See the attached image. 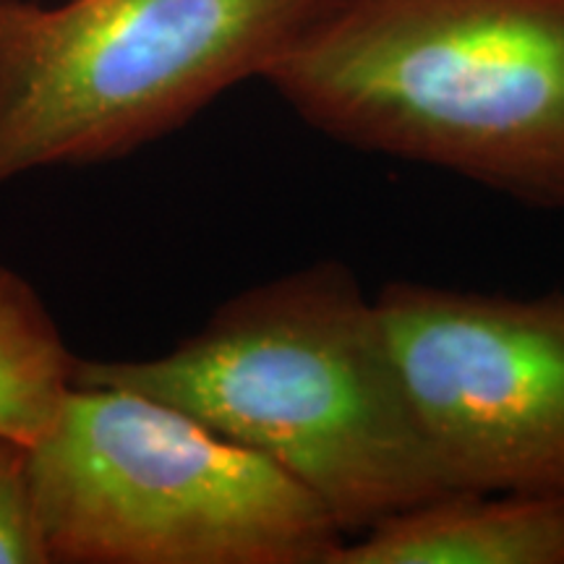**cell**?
I'll list each match as a JSON object with an SVG mask.
<instances>
[{"label": "cell", "instance_id": "cell-1", "mask_svg": "<svg viewBox=\"0 0 564 564\" xmlns=\"http://www.w3.org/2000/svg\"><path fill=\"white\" fill-rule=\"evenodd\" d=\"M74 384L147 394L267 457L345 539L457 494L408 408L377 303L343 262L238 293L165 356L76 358Z\"/></svg>", "mask_w": 564, "mask_h": 564}, {"label": "cell", "instance_id": "cell-2", "mask_svg": "<svg viewBox=\"0 0 564 564\" xmlns=\"http://www.w3.org/2000/svg\"><path fill=\"white\" fill-rule=\"evenodd\" d=\"M262 79L329 139L564 209V0H335Z\"/></svg>", "mask_w": 564, "mask_h": 564}, {"label": "cell", "instance_id": "cell-3", "mask_svg": "<svg viewBox=\"0 0 564 564\" xmlns=\"http://www.w3.org/2000/svg\"><path fill=\"white\" fill-rule=\"evenodd\" d=\"M30 465L47 564H333L345 544L278 465L131 390L70 387Z\"/></svg>", "mask_w": 564, "mask_h": 564}, {"label": "cell", "instance_id": "cell-4", "mask_svg": "<svg viewBox=\"0 0 564 564\" xmlns=\"http://www.w3.org/2000/svg\"><path fill=\"white\" fill-rule=\"evenodd\" d=\"M335 0H0V186L118 160L267 68Z\"/></svg>", "mask_w": 564, "mask_h": 564}, {"label": "cell", "instance_id": "cell-5", "mask_svg": "<svg viewBox=\"0 0 564 564\" xmlns=\"http://www.w3.org/2000/svg\"><path fill=\"white\" fill-rule=\"evenodd\" d=\"M373 303L408 408L455 489L564 494V293L392 282Z\"/></svg>", "mask_w": 564, "mask_h": 564}, {"label": "cell", "instance_id": "cell-6", "mask_svg": "<svg viewBox=\"0 0 564 564\" xmlns=\"http://www.w3.org/2000/svg\"><path fill=\"white\" fill-rule=\"evenodd\" d=\"M333 564H564V494H447L345 539Z\"/></svg>", "mask_w": 564, "mask_h": 564}, {"label": "cell", "instance_id": "cell-7", "mask_svg": "<svg viewBox=\"0 0 564 564\" xmlns=\"http://www.w3.org/2000/svg\"><path fill=\"white\" fill-rule=\"evenodd\" d=\"M74 369L45 303L0 264V434L32 447L58 419Z\"/></svg>", "mask_w": 564, "mask_h": 564}, {"label": "cell", "instance_id": "cell-8", "mask_svg": "<svg viewBox=\"0 0 564 564\" xmlns=\"http://www.w3.org/2000/svg\"><path fill=\"white\" fill-rule=\"evenodd\" d=\"M0 564H47L34 505L30 444L0 434Z\"/></svg>", "mask_w": 564, "mask_h": 564}]
</instances>
